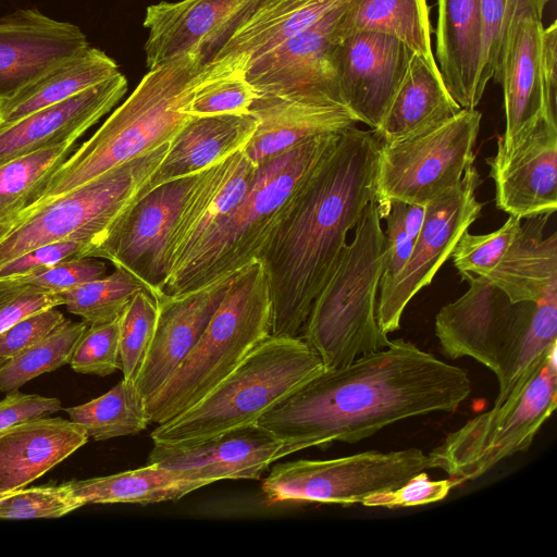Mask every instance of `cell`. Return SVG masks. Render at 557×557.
Wrapping results in <instances>:
<instances>
[{"instance_id":"cell-1","label":"cell","mask_w":557,"mask_h":557,"mask_svg":"<svg viewBox=\"0 0 557 557\" xmlns=\"http://www.w3.org/2000/svg\"><path fill=\"white\" fill-rule=\"evenodd\" d=\"M471 389L466 370L398 338L326 369L257 423L284 442L288 456L334 442L354 444L409 418L454 412Z\"/></svg>"},{"instance_id":"cell-2","label":"cell","mask_w":557,"mask_h":557,"mask_svg":"<svg viewBox=\"0 0 557 557\" xmlns=\"http://www.w3.org/2000/svg\"><path fill=\"white\" fill-rule=\"evenodd\" d=\"M380 148L372 131L344 129L264 248L259 260L270 286L271 335H300L347 246L348 232L375 200Z\"/></svg>"},{"instance_id":"cell-3","label":"cell","mask_w":557,"mask_h":557,"mask_svg":"<svg viewBox=\"0 0 557 557\" xmlns=\"http://www.w3.org/2000/svg\"><path fill=\"white\" fill-rule=\"evenodd\" d=\"M465 280L467 292L437 312L435 335L448 358L470 357L495 374L498 407L527 385L557 346V288L535 302H512L482 276Z\"/></svg>"},{"instance_id":"cell-4","label":"cell","mask_w":557,"mask_h":557,"mask_svg":"<svg viewBox=\"0 0 557 557\" xmlns=\"http://www.w3.org/2000/svg\"><path fill=\"white\" fill-rule=\"evenodd\" d=\"M205 74L206 64L194 52L149 70L129 97L53 172L24 210L67 194L170 143L191 117L186 110Z\"/></svg>"},{"instance_id":"cell-5","label":"cell","mask_w":557,"mask_h":557,"mask_svg":"<svg viewBox=\"0 0 557 557\" xmlns=\"http://www.w3.org/2000/svg\"><path fill=\"white\" fill-rule=\"evenodd\" d=\"M341 133L315 136L258 165L243 200L187 261L168 275L160 293L183 294L259 260L298 193Z\"/></svg>"},{"instance_id":"cell-6","label":"cell","mask_w":557,"mask_h":557,"mask_svg":"<svg viewBox=\"0 0 557 557\" xmlns=\"http://www.w3.org/2000/svg\"><path fill=\"white\" fill-rule=\"evenodd\" d=\"M326 370L319 355L298 337L270 335L194 406L158 424L153 444H195L257 423L270 409Z\"/></svg>"},{"instance_id":"cell-7","label":"cell","mask_w":557,"mask_h":557,"mask_svg":"<svg viewBox=\"0 0 557 557\" xmlns=\"http://www.w3.org/2000/svg\"><path fill=\"white\" fill-rule=\"evenodd\" d=\"M375 200L362 212L333 274L315 297L301 337L326 369L389 345L376 321L377 293L385 270L386 243Z\"/></svg>"},{"instance_id":"cell-8","label":"cell","mask_w":557,"mask_h":557,"mask_svg":"<svg viewBox=\"0 0 557 557\" xmlns=\"http://www.w3.org/2000/svg\"><path fill=\"white\" fill-rule=\"evenodd\" d=\"M270 335V286L262 262L256 260L233 274L197 344L146 400L149 423H164L194 406Z\"/></svg>"},{"instance_id":"cell-9","label":"cell","mask_w":557,"mask_h":557,"mask_svg":"<svg viewBox=\"0 0 557 557\" xmlns=\"http://www.w3.org/2000/svg\"><path fill=\"white\" fill-rule=\"evenodd\" d=\"M170 143L0 224V265L37 247L64 240L89 243L90 253L119 216L147 193Z\"/></svg>"},{"instance_id":"cell-10","label":"cell","mask_w":557,"mask_h":557,"mask_svg":"<svg viewBox=\"0 0 557 557\" xmlns=\"http://www.w3.org/2000/svg\"><path fill=\"white\" fill-rule=\"evenodd\" d=\"M556 349H550L523 388L449 433L428 455L429 469L443 470L457 486L528 450L557 406Z\"/></svg>"},{"instance_id":"cell-11","label":"cell","mask_w":557,"mask_h":557,"mask_svg":"<svg viewBox=\"0 0 557 557\" xmlns=\"http://www.w3.org/2000/svg\"><path fill=\"white\" fill-rule=\"evenodd\" d=\"M482 114L454 116L389 144H381L375 202L381 219L392 201L425 206L455 186L473 164Z\"/></svg>"},{"instance_id":"cell-12","label":"cell","mask_w":557,"mask_h":557,"mask_svg":"<svg viewBox=\"0 0 557 557\" xmlns=\"http://www.w3.org/2000/svg\"><path fill=\"white\" fill-rule=\"evenodd\" d=\"M429 469V457L411 447L369 450L327 460L276 463L262 481L265 503H321L350 506L371 494L399 487Z\"/></svg>"},{"instance_id":"cell-13","label":"cell","mask_w":557,"mask_h":557,"mask_svg":"<svg viewBox=\"0 0 557 557\" xmlns=\"http://www.w3.org/2000/svg\"><path fill=\"white\" fill-rule=\"evenodd\" d=\"M480 183V175L471 164L455 186L425 205L423 225L406 265L393 278L380 283L376 321L384 334L399 329L409 301L431 284L460 236L480 215L483 203L475 198Z\"/></svg>"},{"instance_id":"cell-14","label":"cell","mask_w":557,"mask_h":557,"mask_svg":"<svg viewBox=\"0 0 557 557\" xmlns=\"http://www.w3.org/2000/svg\"><path fill=\"white\" fill-rule=\"evenodd\" d=\"M276 0L161 1L147 8L146 65L152 70L184 53L212 61L256 14Z\"/></svg>"},{"instance_id":"cell-15","label":"cell","mask_w":557,"mask_h":557,"mask_svg":"<svg viewBox=\"0 0 557 557\" xmlns=\"http://www.w3.org/2000/svg\"><path fill=\"white\" fill-rule=\"evenodd\" d=\"M196 174L161 184L133 202L89 257L109 260L143 280L156 296L168 275L169 237Z\"/></svg>"},{"instance_id":"cell-16","label":"cell","mask_w":557,"mask_h":557,"mask_svg":"<svg viewBox=\"0 0 557 557\" xmlns=\"http://www.w3.org/2000/svg\"><path fill=\"white\" fill-rule=\"evenodd\" d=\"M412 54L399 39L374 32L352 34L333 44L339 99L357 122L379 129Z\"/></svg>"},{"instance_id":"cell-17","label":"cell","mask_w":557,"mask_h":557,"mask_svg":"<svg viewBox=\"0 0 557 557\" xmlns=\"http://www.w3.org/2000/svg\"><path fill=\"white\" fill-rule=\"evenodd\" d=\"M347 2L248 65L247 79L258 95L342 103L331 53Z\"/></svg>"},{"instance_id":"cell-18","label":"cell","mask_w":557,"mask_h":557,"mask_svg":"<svg viewBox=\"0 0 557 557\" xmlns=\"http://www.w3.org/2000/svg\"><path fill=\"white\" fill-rule=\"evenodd\" d=\"M496 207L530 219L557 209V119L542 115L508 150L486 159Z\"/></svg>"},{"instance_id":"cell-19","label":"cell","mask_w":557,"mask_h":557,"mask_svg":"<svg viewBox=\"0 0 557 557\" xmlns=\"http://www.w3.org/2000/svg\"><path fill=\"white\" fill-rule=\"evenodd\" d=\"M257 173L258 166L240 149L196 174L169 237L168 275L231 215Z\"/></svg>"},{"instance_id":"cell-20","label":"cell","mask_w":557,"mask_h":557,"mask_svg":"<svg viewBox=\"0 0 557 557\" xmlns=\"http://www.w3.org/2000/svg\"><path fill=\"white\" fill-rule=\"evenodd\" d=\"M72 23L37 9H20L0 17V101L15 96L45 73L88 47Z\"/></svg>"},{"instance_id":"cell-21","label":"cell","mask_w":557,"mask_h":557,"mask_svg":"<svg viewBox=\"0 0 557 557\" xmlns=\"http://www.w3.org/2000/svg\"><path fill=\"white\" fill-rule=\"evenodd\" d=\"M283 457L284 442L268 429L251 423L195 444H154L148 463L178 470L211 484L221 480H258L272 462Z\"/></svg>"},{"instance_id":"cell-22","label":"cell","mask_w":557,"mask_h":557,"mask_svg":"<svg viewBox=\"0 0 557 557\" xmlns=\"http://www.w3.org/2000/svg\"><path fill=\"white\" fill-rule=\"evenodd\" d=\"M232 276L178 295H156L159 305L156 329L135 381L145 401L168 381L197 344L223 300Z\"/></svg>"},{"instance_id":"cell-23","label":"cell","mask_w":557,"mask_h":557,"mask_svg":"<svg viewBox=\"0 0 557 557\" xmlns=\"http://www.w3.org/2000/svg\"><path fill=\"white\" fill-rule=\"evenodd\" d=\"M127 79L117 72L59 103L0 128V165L44 148L75 143L123 98Z\"/></svg>"},{"instance_id":"cell-24","label":"cell","mask_w":557,"mask_h":557,"mask_svg":"<svg viewBox=\"0 0 557 557\" xmlns=\"http://www.w3.org/2000/svg\"><path fill=\"white\" fill-rule=\"evenodd\" d=\"M257 128L243 148L258 166L315 136L341 133L356 125L338 102L258 95L250 107Z\"/></svg>"},{"instance_id":"cell-25","label":"cell","mask_w":557,"mask_h":557,"mask_svg":"<svg viewBox=\"0 0 557 557\" xmlns=\"http://www.w3.org/2000/svg\"><path fill=\"white\" fill-rule=\"evenodd\" d=\"M542 17L527 13L520 16L507 41L498 74L494 77L503 88L505 132L497 150H508L545 114L541 81Z\"/></svg>"},{"instance_id":"cell-26","label":"cell","mask_w":557,"mask_h":557,"mask_svg":"<svg viewBox=\"0 0 557 557\" xmlns=\"http://www.w3.org/2000/svg\"><path fill=\"white\" fill-rule=\"evenodd\" d=\"M69 419L41 417L0 433V497L26 487L88 442Z\"/></svg>"},{"instance_id":"cell-27","label":"cell","mask_w":557,"mask_h":557,"mask_svg":"<svg viewBox=\"0 0 557 557\" xmlns=\"http://www.w3.org/2000/svg\"><path fill=\"white\" fill-rule=\"evenodd\" d=\"M436 58L443 82L462 109H475L483 95L479 76L483 58L480 0H437Z\"/></svg>"},{"instance_id":"cell-28","label":"cell","mask_w":557,"mask_h":557,"mask_svg":"<svg viewBox=\"0 0 557 557\" xmlns=\"http://www.w3.org/2000/svg\"><path fill=\"white\" fill-rule=\"evenodd\" d=\"M257 128L251 113L191 116L170 143L162 163L151 176L147 191L209 165L243 149Z\"/></svg>"},{"instance_id":"cell-29","label":"cell","mask_w":557,"mask_h":557,"mask_svg":"<svg viewBox=\"0 0 557 557\" xmlns=\"http://www.w3.org/2000/svg\"><path fill=\"white\" fill-rule=\"evenodd\" d=\"M549 215L528 219L498 262L484 277L512 302H535L557 288V233L544 237Z\"/></svg>"},{"instance_id":"cell-30","label":"cell","mask_w":557,"mask_h":557,"mask_svg":"<svg viewBox=\"0 0 557 557\" xmlns=\"http://www.w3.org/2000/svg\"><path fill=\"white\" fill-rule=\"evenodd\" d=\"M461 109L447 90L437 64L413 53L381 126L372 132L381 144H389L445 121Z\"/></svg>"},{"instance_id":"cell-31","label":"cell","mask_w":557,"mask_h":557,"mask_svg":"<svg viewBox=\"0 0 557 557\" xmlns=\"http://www.w3.org/2000/svg\"><path fill=\"white\" fill-rule=\"evenodd\" d=\"M117 72L119 66L112 58L102 50L88 46L12 98L0 101V128L96 86Z\"/></svg>"},{"instance_id":"cell-32","label":"cell","mask_w":557,"mask_h":557,"mask_svg":"<svg viewBox=\"0 0 557 557\" xmlns=\"http://www.w3.org/2000/svg\"><path fill=\"white\" fill-rule=\"evenodd\" d=\"M362 32L395 37L428 63L436 64L426 0H348L337 18L334 39Z\"/></svg>"},{"instance_id":"cell-33","label":"cell","mask_w":557,"mask_h":557,"mask_svg":"<svg viewBox=\"0 0 557 557\" xmlns=\"http://www.w3.org/2000/svg\"><path fill=\"white\" fill-rule=\"evenodd\" d=\"M85 505L89 504H156L177 500L209 485L202 480L157 463L111 475L71 481Z\"/></svg>"},{"instance_id":"cell-34","label":"cell","mask_w":557,"mask_h":557,"mask_svg":"<svg viewBox=\"0 0 557 557\" xmlns=\"http://www.w3.org/2000/svg\"><path fill=\"white\" fill-rule=\"evenodd\" d=\"M347 1L276 0L245 24L213 60L244 57L249 65Z\"/></svg>"},{"instance_id":"cell-35","label":"cell","mask_w":557,"mask_h":557,"mask_svg":"<svg viewBox=\"0 0 557 557\" xmlns=\"http://www.w3.org/2000/svg\"><path fill=\"white\" fill-rule=\"evenodd\" d=\"M64 410L95 441L135 435L149 423L143 394L124 379L103 395Z\"/></svg>"},{"instance_id":"cell-36","label":"cell","mask_w":557,"mask_h":557,"mask_svg":"<svg viewBox=\"0 0 557 557\" xmlns=\"http://www.w3.org/2000/svg\"><path fill=\"white\" fill-rule=\"evenodd\" d=\"M247 67L248 60L244 57L206 63V74L195 89L187 114L200 117L250 113L258 94L247 79Z\"/></svg>"},{"instance_id":"cell-37","label":"cell","mask_w":557,"mask_h":557,"mask_svg":"<svg viewBox=\"0 0 557 557\" xmlns=\"http://www.w3.org/2000/svg\"><path fill=\"white\" fill-rule=\"evenodd\" d=\"M74 143L51 146L0 165V224L27 208L53 172L74 151Z\"/></svg>"},{"instance_id":"cell-38","label":"cell","mask_w":557,"mask_h":557,"mask_svg":"<svg viewBox=\"0 0 557 557\" xmlns=\"http://www.w3.org/2000/svg\"><path fill=\"white\" fill-rule=\"evenodd\" d=\"M87 326L84 321L65 319L45 337L1 366L0 392L12 393L35 377L69 364Z\"/></svg>"},{"instance_id":"cell-39","label":"cell","mask_w":557,"mask_h":557,"mask_svg":"<svg viewBox=\"0 0 557 557\" xmlns=\"http://www.w3.org/2000/svg\"><path fill=\"white\" fill-rule=\"evenodd\" d=\"M140 290L152 293L138 276L115 267L111 274L84 283L61 295L66 310L81 317L89 325L119 318L128 301Z\"/></svg>"},{"instance_id":"cell-40","label":"cell","mask_w":557,"mask_h":557,"mask_svg":"<svg viewBox=\"0 0 557 557\" xmlns=\"http://www.w3.org/2000/svg\"><path fill=\"white\" fill-rule=\"evenodd\" d=\"M548 2L549 0H480L483 25V58L479 76L481 95L490 79L499 72L516 21L527 13L543 17Z\"/></svg>"},{"instance_id":"cell-41","label":"cell","mask_w":557,"mask_h":557,"mask_svg":"<svg viewBox=\"0 0 557 557\" xmlns=\"http://www.w3.org/2000/svg\"><path fill=\"white\" fill-rule=\"evenodd\" d=\"M159 305L149 290L136 293L120 315V370L125 381L135 382L150 346Z\"/></svg>"},{"instance_id":"cell-42","label":"cell","mask_w":557,"mask_h":557,"mask_svg":"<svg viewBox=\"0 0 557 557\" xmlns=\"http://www.w3.org/2000/svg\"><path fill=\"white\" fill-rule=\"evenodd\" d=\"M104 262L94 257H75L38 272L0 280V301L22 290L60 294L107 274Z\"/></svg>"},{"instance_id":"cell-43","label":"cell","mask_w":557,"mask_h":557,"mask_svg":"<svg viewBox=\"0 0 557 557\" xmlns=\"http://www.w3.org/2000/svg\"><path fill=\"white\" fill-rule=\"evenodd\" d=\"M83 506L71 481L24 487L0 497V519L59 518Z\"/></svg>"},{"instance_id":"cell-44","label":"cell","mask_w":557,"mask_h":557,"mask_svg":"<svg viewBox=\"0 0 557 557\" xmlns=\"http://www.w3.org/2000/svg\"><path fill=\"white\" fill-rule=\"evenodd\" d=\"M521 219L509 215L496 231L473 235L466 231L457 242L450 258L465 278L467 275L485 277L500 261L519 228Z\"/></svg>"},{"instance_id":"cell-45","label":"cell","mask_w":557,"mask_h":557,"mask_svg":"<svg viewBox=\"0 0 557 557\" xmlns=\"http://www.w3.org/2000/svg\"><path fill=\"white\" fill-rule=\"evenodd\" d=\"M69 364L77 373L99 376L110 375L120 369V317L89 324Z\"/></svg>"},{"instance_id":"cell-46","label":"cell","mask_w":557,"mask_h":557,"mask_svg":"<svg viewBox=\"0 0 557 557\" xmlns=\"http://www.w3.org/2000/svg\"><path fill=\"white\" fill-rule=\"evenodd\" d=\"M453 487L450 479L432 481L426 472L421 471L397 488L369 495L361 505L383 508L422 506L443 500Z\"/></svg>"},{"instance_id":"cell-47","label":"cell","mask_w":557,"mask_h":557,"mask_svg":"<svg viewBox=\"0 0 557 557\" xmlns=\"http://www.w3.org/2000/svg\"><path fill=\"white\" fill-rule=\"evenodd\" d=\"M90 248L89 243L77 240L37 247L0 265V280L28 275L71 258L88 257Z\"/></svg>"},{"instance_id":"cell-48","label":"cell","mask_w":557,"mask_h":557,"mask_svg":"<svg viewBox=\"0 0 557 557\" xmlns=\"http://www.w3.org/2000/svg\"><path fill=\"white\" fill-rule=\"evenodd\" d=\"M65 320L54 308L28 315L0 332V367L38 342Z\"/></svg>"},{"instance_id":"cell-49","label":"cell","mask_w":557,"mask_h":557,"mask_svg":"<svg viewBox=\"0 0 557 557\" xmlns=\"http://www.w3.org/2000/svg\"><path fill=\"white\" fill-rule=\"evenodd\" d=\"M406 203L392 201L388 211L384 215L386 221L385 243L386 260L382 281H387L397 275L406 265L413 247V243L407 234L404 221Z\"/></svg>"},{"instance_id":"cell-50","label":"cell","mask_w":557,"mask_h":557,"mask_svg":"<svg viewBox=\"0 0 557 557\" xmlns=\"http://www.w3.org/2000/svg\"><path fill=\"white\" fill-rule=\"evenodd\" d=\"M55 397L24 394L18 389L0 400V432L25 421L50 416L61 410Z\"/></svg>"},{"instance_id":"cell-51","label":"cell","mask_w":557,"mask_h":557,"mask_svg":"<svg viewBox=\"0 0 557 557\" xmlns=\"http://www.w3.org/2000/svg\"><path fill=\"white\" fill-rule=\"evenodd\" d=\"M63 305L61 293H42L34 289L0 301V332L34 313Z\"/></svg>"},{"instance_id":"cell-52","label":"cell","mask_w":557,"mask_h":557,"mask_svg":"<svg viewBox=\"0 0 557 557\" xmlns=\"http://www.w3.org/2000/svg\"><path fill=\"white\" fill-rule=\"evenodd\" d=\"M541 81L546 115L557 119V23L543 29L541 45Z\"/></svg>"},{"instance_id":"cell-53","label":"cell","mask_w":557,"mask_h":557,"mask_svg":"<svg viewBox=\"0 0 557 557\" xmlns=\"http://www.w3.org/2000/svg\"><path fill=\"white\" fill-rule=\"evenodd\" d=\"M425 206L417 203H406L404 213L405 227L408 236L414 243L424 221Z\"/></svg>"},{"instance_id":"cell-54","label":"cell","mask_w":557,"mask_h":557,"mask_svg":"<svg viewBox=\"0 0 557 557\" xmlns=\"http://www.w3.org/2000/svg\"><path fill=\"white\" fill-rule=\"evenodd\" d=\"M1 433V432H0Z\"/></svg>"}]
</instances>
